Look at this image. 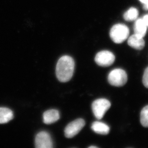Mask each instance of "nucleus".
<instances>
[{
    "instance_id": "6ab92c4d",
    "label": "nucleus",
    "mask_w": 148,
    "mask_h": 148,
    "mask_svg": "<svg viewBox=\"0 0 148 148\" xmlns=\"http://www.w3.org/2000/svg\"><path fill=\"white\" fill-rule=\"evenodd\" d=\"M89 148H97V146H90L89 147Z\"/></svg>"
},
{
    "instance_id": "4468645a",
    "label": "nucleus",
    "mask_w": 148,
    "mask_h": 148,
    "mask_svg": "<svg viewBox=\"0 0 148 148\" xmlns=\"http://www.w3.org/2000/svg\"><path fill=\"white\" fill-rule=\"evenodd\" d=\"M140 123L144 127H148V106H145L141 110Z\"/></svg>"
},
{
    "instance_id": "20e7f679",
    "label": "nucleus",
    "mask_w": 148,
    "mask_h": 148,
    "mask_svg": "<svg viewBox=\"0 0 148 148\" xmlns=\"http://www.w3.org/2000/svg\"><path fill=\"white\" fill-rule=\"evenodd\" d=\"M110 102L106 99H97L92 103V108L94 115L97 119H101L103 117L106 111L110 108Z\"/></svg>"
},
{
    "instance_id": "ddd939ff",
    "label": "nucleus",
    "mask_w": 148,
    "mask_h": 148,
    "mask_svg": "<svg viewBox=\"0 0 148 148\" xmlns=\"http://www.w3.org/2000/svg\"><path fill=\"white\" fill-rule=\"evenodd\" d=\"M138 10L135 8L132 7L125 13L124 18L126 21H133L137 19L138 16Z\"/></svg>"
},
{
    "instance_id": "dca6fc26",
    "label": "nucleus",
    "mask_w": 148,
    "mask_h": 148,
    "mask_svg": "<svg viewBox=\"0 0 148 148\" xmlns=\"http://www.w3.org/2000/svg\"><path fill=\"white\" fill-rule=\"evenodd\" d=\"M142 19L146 25L148 27V14H146L145 16H144Z\"/></svg>"
},
{
    "instance_id": "a211bd4d",
    "label": "nucleus",
    "mask_w": 148,
    "mask_h": 148,
    "mask_svg": "<svg viewBox=\"0 0 148 148\" xmlns=\"http://www.w3.org/2000/svg\"><path fill=\"white\" fill-rule=\"evenodd\" d=\"M141 1V3H143V4H144L146 3L148 1V0H140Z\"/></svg>"
},
{
    "instance_id": "7ed1b4c3",
    "label": "nucleus",
    "mask_w": 148,
    "mask_h": 148,
    "mask_svg": "<svg viewBox=\"0 0 148 148\" xmlns=\"http://www.w3.org/2000/svg\"><path fill=\"white\" fill-rule=\"evenodd\" d=\"M127 74L121 69H116L109 73L108 81L111 85L115 86H122L127 82Z\"/></svg>"
},
{
    "instance_id": "2eb2a0df",
    "label": "nucleus",
    "mask_w": 148,
    "mask_h": 148,
    "mask_svg": "<svg viewBox=\"0 0 148 148\" xmlns=\"http://www.w3.org/2000/svg\"><path fill=\"white\" fill-rule=\"evenodd\" d=\"M143 82L145 87L148 88V67H147L144 71L143 76Z\"/></svg>"
},
{
    "instance_id": "f3484780",
    "label": "nucleus",
    "mask_w": 148,
    "mask_h": 148,
    "mask_svg": "<svg viewBox=\"0 0 148 148\" xmlns=\"http://www.w3.org/2000/svg\"><path fill=\"white\" fill-rule=\"evenodd\" d=\"M143 8L146 10H148V1L146 3L144 4Z\"/></svg>"
},
{
    "instance_id": "9b49d317",
    "label": "nucleus",
    "mask_w": 148,
    "mask_h": 148,
    "mask_svg": "<svg viewBox=\"0 0 148 148\" xmlns=\"http://www.w3.org/2000/svg\"><path fill=\"white\" fill-rule=\"evenodd\" d=\"M14 118V114L11 109L6 108H0V124L10 121Z\"/></svg>"
},
{
    "instance_id": "f8f14e48",
    "label": "nucleus",
    "mask_w": 148,
    "mask_h": 148,
    "mask_svg": "<svg viewBox=\"0 0 148 148\" xmlns=\"http://www.w3.org/2000/svg\"><path fill=\"white\" fill-rule=\"evenodd\" d=\"M147 27L143 19H138L136 21L134 26V32L136 35L143 38L147 32Z\"/></svg>"
},
{
    "instance_id": "f257e3e1",
    "label": "nucleus",
    "mask_w": 148,
    "mask_h": 148,
    "mask_svg": "<svg viewBox=\"0 0 148 148\" xmlns=\"http://www.w3.org/2000/svg\"><path fill=\"white\" fill-rule=\"evenodd\" d=\"M75 62L73 59L69 56H63L59 59L56 66V76L61 82L69 81L74 73Z\"/></svg>"
},
{
    "instance_id": "423d86ee",
    "label": "nucleus",
    "mask_w": 148,
    "mask_h": 148,
    "mask_svg": "<svg viewBox=\"0 0 148 148\" xmlns=\"http://www.w3.org/2000/svg\"><path fill=\"white\" fill-rule=\"evenodd\" d=\"M115 57L111 52L103 50L99 52L95 56L96 63L101 67H108L115 62Z\"/></svg>"
},
{
    "instance_id": "0eeeda50",
    "label": "nucleus",
    "mask_w": 148,
    "mask_h": 148,
    "mask_svg": "<svg viewBox=\"0 0 148 148\" xmlns=\"http://www.w3.org/2000/svg\"><path fill=\"white\" fill-rule=\"evenodd\" d=\"M35 146L37 148H51L53 142L50 134L46 132H41L35 138Z\"/></svg>"
},
{
    "instance_id": "6e6552de",
    "label": "nucleus",
    "mask_w": 148,
    "mask_h": 148,
    "mask_svg": "<svg viewBox=\"0 0 148 148\" xmlns=\"http://www.w3.org/2000/svg\"><path fill=\"white\" fill-rule=\"evenodd\" d=\"M44 123L51 124L57 121L60 118V113L56 109H50L45 111L43 115Z\"/></svg>"
},
{
    "instance_id": "1a4fd4ad",
    "label": "nucleus",
    "mask_w": 148,
    "mask_h": 148,
    "mask_svg": "<svg viewBox=\"0 0 148 148\" xmlns=\"http://www.w3.org/2000/svg\"><path fill=\"white\" fill-rule=\"evenodd\" d=\"M143 37L134 34L130 36L128 39V44L135 49L141 50L145 46V41Z\"/></svg>"
},
{
    "instance_id": "39448f33",
    "label": "nucleus",
    "mask_w": 148,
    "mask_h": 148,
    "mask_svg": "<svg viewBox=\"0 0 148 148\" xmlns=\"http://www.w3.org/2000/svg\"><path fill=\"white\" fill-rule=\"evenodd\" d=\"M83 119H79L69 123L65 127V136L67 138H71L76 135L85 126Z\"/></svg>"
},
{
    "instance_id": "f03ea898",
    "label": "nucleus",
    "mask_w": 148,
    "mask_h": 148,
    "mask_svg": "<svg viewBox=\"0 0 148 148\" xmlns=\"http://www.w3.org/2000/svg\"><path fill=\"white\" fill-rule=\"evenodd\" d=\"M130 30L124 24H116L114 25L110 32V38L116 44L121 43L129 37Z\"/></svg>"
},
{
    "instance_id": "9d476101",
    "label": "nucleus",
    "mask_w": 148,
    "mask_h": 148,
    "mask_svg": "<svg viewBox=\"0 0 148 148\" xmlns=\"http://www.w3.org/2000/svg\"><path fill=\"white\" fill-rule=\"evenodd\" d=\"M91 128L95 133L101 135H107L110 131L109 126L101 122H94L92 125Z\"/></svg>"
}]
</instances>
